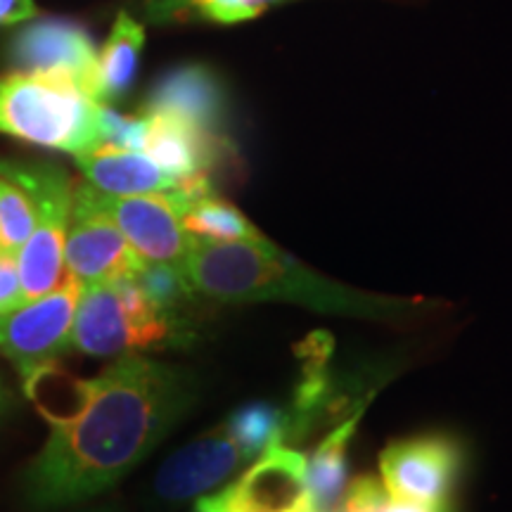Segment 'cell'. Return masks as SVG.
<instances>
[{
	"mask_svg": "<svg viewBox=\"0 0 512 512\" xmlns=\"http://www.w3.org/2000/svg\"><path fill=\"white\" fill-rule=\"evenodd\" d=\"M223 91L216 76L204 67H181L152 88L145 112L169 114L204 131H216L223 119Z\"/></svg>",
	"mask_w": 512,
	"mask_h": 512,
	"instance_id": "9a60e30c",
	"label": "cell"
},
{
	"mask_svg": "<svg viewBox=\"0 0 512 512\" xmlns=\"http://www.w3.org/2000/svg\"><path fill=\"white\" fill-rule=\"evenodd\" d=\"M143 264L117 223L100 207L98 190L91 183L74 185L64 240L67 271L76 275L81 285H93L136 275Z\"/></svg>",
	"mask_w": 512,
	"mask_h": 512,
	"instance_id": "52a82bcc",
	"label": "cell"
},
{
	"mask_svg": "<svg viewBox=\"0 0 512 512\" xmlns=\"http://www.w3.org/2000/svg\"><path fill=\"white\" fill-rule=\"evenodd\" d=\"M195 512H235V489L233 484L219 491V494H204L197 498Z\"/></svg>",
	"mask_w": 512,
	"mask_h": 512,
	"instance_id": "484cf974",
	"label": "cell"
},
{
	"mask_svg": "<svg viewBox=\"0 0 512 512\" xmlns=\"http://www.w3.org/2000/svg\"><path fill=\"white\" fill-rule=\"evenodd\" d=\"M145 31L136 19L121 12L105 48L98 55V86L102 105L124 98L131 88L138 69V57L143 50Z\"/></svg>",
	"mask_w": 512,
	"mask_h": 512,
	"instance_id": "e0dca14e",
	"label": "cell"
},
{
	"mask_svg": "<svg viewBox=\"0 0 512 512\" xmlns=\"http://www.w3.org/2000/svg\"><path fill=\"white\" fill-rule=\"evenodd\" d=\"M190 403V382L174 368L124 356L91 380L88 401L53 432L31 463L24 491L38 510L102 494L131 472Z\"/></svg>",
	"mask_w": 512,
	"mask_h": 512,
	"instance_id": "6da1fadb",
	"label": "cell"
},
{
	"mask_svg": "<svg viewBox=\"0 0 512 512\" xmlns=\"http://www.w3.org/2000/svg\"><path fill=\"white\" fill-rule=\"evenodd\" d=\"M133 278L145 292V297L171 320H174L176 309H181V304L192 294V287L183 278L181 268L171 264H143Z\"/></svg>",
	"mask_w": 512,
	"mask_h": 512,
	"instance_id": "7402d4cb",
	"label": "cell"
},
{
	"mask_svg": "<svg viewBox=\"0 0 512 512\" xmlns=\"http://www.w3.org/2000/svg\"><path fill=\"white\" fill-rule=\"evenodd\" d=\"M226 425L245 453L247 463H254L268 448L290 439V413L271 403H249L235 411Z\"/></svg>",
	"mask_w": 512,
	"mask_h": 512,
	"instance_id": "ffe728a7",
	"label": "cell"
},
{
	"mask_svg": "<svg viewBox=\"0 0 512 512\" xmlns=\"http://www.w3.org/2000/svg\"><path fill=\"white\" fill-rule=\"evenodd\" d=\"M183 278L192 292H202L221 302H261L290 299L323 311H344L373 316L384 313L387 302L349 292L318 278L299 266L271 240L214 242L192 240L181 264Z\"/></svg>",
	"mask_w": 512,
	"mask_h": 512,
	"instance_id": "7a4b0ae2",
	"label": "cell"
},
{
	"mask_svg": "<svg viewBox=\"0 0 512 512\" xmlns=\"http://www.w3.org/2000/svg\"><path fill=\"white\" fill-rule=\"evenodd\" d=\"M183 228L192 238L214 242H254L266 240L264 235L240 214L233 204H228L214 192L190 202L183 209Z\"/></svg>",
	"mask_w": 512,
	"mask_h": 512,
	"instance_id": "d6986e66",
	"label": "cell"
},
{
	"mask_svg": "<svg viewBox=\"0 0 512 512\" xmlns=\"http://www.w3.org/2000/svg\"><path fill=\"white\" fill-rule=\"evenodd\" d=\"M245 463V453L233 439L228 425H219L216 430L190 441L159 467L155 491L166 503L200 498L233 477V472Z\"/></svg>",
	"mask_w": 512,
	"mask_h": 512,
	"instance_id": "8fae6325",
	"label": "cell"
},
{
	"mask_svg": "<svg viewBox=\"0 0 512 512\" xmlns=\"http://www.w3.org/2000/svg\"><path fill=\"white\" fill-rule=\"evenodd\" d=\"M98 202L145 264L181 268L195 238L183 228V211L174 192L119 197L98 190Z\"/></svg>",
	"mask_w": 512,
	"mask_h": 512,
	"instance_id": "30bf717a",
	"label": "cell"
},
{
	"mask_svg": "<svg viewBox=\"0 0 512 512\" xmlns=\"http://www.w3.org/2000/svg\"><path fill=\"white\" fill-rule=\"evenodd\" d=\"M102 102L67 79L12 74L0 79V133L53 150L81 152L102 143Z\"/></svg>",
	"mask_w": 512,
	"mask_h": 512,
	"instance_id": "3957f363",
	"label": "cell"
},
{
	"mask_svg": "<svg viewBox=\"0 0 512 512\" xmlns=\"http://www.w3.org/2000/svg\"><path fill=\"white\" fill-rule=\"evenodd\" d=\"M375 512H451V505H427L418 501H406V498L384 496Z\"/></svg>",
	"mask_w": 512,
	"mask_h": 512,
	"instance_id": "d4e9b609",
	"label": "cell"
},
{
	"mask_svg": "<svg viewBox=\"0 0 512 512\" xmlns=\"http://www.w3.org/2000/svg\"><path fill=\"white\" fill-rule=\"evenodd\" d=\"M366 406L339 422L306 460V498L313 512H335L347 489V446Z\"/></svg>",
	"mask_w": 512,
	"mask_h": 512,
	"instance_id": "2e32d148",
	"label": "cell"
},
{
	"mask_svg": "<svg viewBox=\"0 0 512 512\" xmlns=\"http://www.w3.org/2000/svg\"><path fill=\"white\" fill-rule=\"evenodd\" d=\"M24 389L36 401L38 411L50 420V425H62L83 411L91 380H76L57 368L55 363H48L24 380Z\"/></svg>",
	"mask_w": 512,
	"mask_h": 512,
	"instance_id": "ac0fdd59",
	"label": "cell"
},
{
	"mask_svg": "<svg viewBox=\"0 0 512 512\" xmlns=\"http://www.w3.org/2000/svg\"><path fill=\"white\" fill-rule=\"evenodd\" d=\"M235 512H238V503H235Z\"/></svg>",
	"mask_w": 512,
	"mask_h": 512,
	"instance_id": "4dcf8cb0",
	"label": "cell"
},
{
	"mask_svg": "<svg viewBox=\"0 0 512 512\" xmlns=\"http://www.w3.org/2000/svg\"><path fill=\"white\" fill-rule=\"evenodd\" d=\"M83 176L95 190L105 195H150L176 188V178L152 162L145 152L121 150V147L100 143L93 150L76 155Z\"/></svg>",
	"mask_w": 512,
	"mask_h": 512,
	"instance_id": "5bb4252c",
	"label": "cell"
},
{
	"mask_svg": "<svg viewBox=\"0 0 512 512\" xmlns=\"http://www.w3.org/2000/svg\"><path fill=\"white\" fill-rule=\"evenodd\" d=\"M306 458L283 444L271 446L235 482L240 512H285L306 498Z\"/></svg>",
	"mask_w": 512,
	"mask_h": 512,
	"instance_id": "4fadbf2b",
	"label": "cell"
},
{
	"mask_svg": "<svg viewBox=\"0 0 512 512\" xmlns=\"http://www.w3.org/2000/svg\"><path fill=\"white\" fill-rule=\"evenodd\" d=\"M275 3H283V0H259V5H261V10H266V8H271V5H275Z\"/></svg>",
	"mask_w": 512,
	"mask_h": 512,
	"instance_id": "f1b7e54d",
	"label": "cell"
},
{
	"mask_svg": "<svg viewBox=\"0 0 512 512\" xmlns=\"http://www.w3.org/2000/svg\"><path fill=\"white\" fill-rule=\"evenodd\" d=\"M0 169L22 183L36 202L34 230L17 254L24 302H31L53 292L67 275L64 240H67L74 185L62 169L48 164L22 166L0 162Z\"/></svg>",
	"mask_w": 512,
	"mask_h": 512,
	"instance_id": "5b68a950",
	"label": "cell"
},
{
	"mask_svg": "<svg viewBox=\"0 0 512 512\" xmlns=\"http://www.w3.org/2000/svg\"><path fill=\"white\" fill-rule=\"evenodd\" d=\"M34 15L36 8L31 0H0V27L3 24H19Z\"/></svg>",
	"mask_w": 512,
	"mask_h": 512,
	"instance_id": "4316f807",
	"label": "cell"
},
{
	"mask_svg": "<svg viewBox=\"0 0 512 512\" xmlns=\"http://www.w3.org/2000/svg\"><path fill=\"white\" fill-rule=\"evenodd\" d=\"M10 60L24 74L57 76L100 100L98 53L88 31L67 19H38L12 38Z\"/></svg>",
	"mask_w": 512,
	"mask_h": 512,
	"instance_id": "9c48e42d",
	"label": "cell"
},
{
	"mask_svg": "<svg viewBox=\"0 0 512 512\" xmlns=\"http://www.w3.org/2000/svg\"><path fill=\"white\" fill-rule=\"evenodd\" d=\"M36 223V202L22 183L0 169V254L17 256Z\"/></svg>",
	"mask_w": 512,
	"mask_h": 512,
	"instance_id": "44dd1931",
	"label": "cell"
},
{
	"mask_svg": "<svg viewBox=\"0 0 512 512\" xmlns=\"http://www.w3.org/2000/svg\"><path fill=\"white\" fill-rule=\"evenodd\" d=\"M174 320L157 309L133 275L83 285L74 313L72 347L88 356H114L166 342Z\"/></svg>",
	"mask_w": 512,
	"mask_h": 512,
	"instance_id": "277c9868",
	"label": "cell"
},
{
	"mask_svg": "<svg viewBox=\"0 0 512 512\" xmlns=\"http://www.w3.org/2000/svg\"><path fill=\"white\" fill-rule=\"evenodd\" d=\"M384 496H387V491H384L382 482H377L375 477H358L349 486L335 512H375Z\"/></svg>",
	"mask_w": 512,
	"mask_h": 512,
	"instance_id": "603a6c76",
	"label": "cell"
},
{
	"mask_svg": "<svg viewBox=\"0 0 512 512\" xmlns=\"http://www.w3.org/2000/svg\"><path fill=\"white\" fill-rule=\"evenodd\" d=\"M285 512H313V510H311V505H309V498H302V501H299L297 505H292V508L285 510Z\"/></svg>",
	"mask_w": 512,
	"mask_h": 512,
	"instance_id": "83f0119b",
	"label": "cell"
},
{
	"mask_svg": "<svg viewBox=\"0 0 512 512\" xmlns=\"http://www.w3.org/2000/svg\"><path fill=\"white\" fill-rule=\"evenodd\" d=\"M147 131L143 152L176 181L211 174L228 155V145L216 131H204L169 114L145 112Z\"/></svg>",
	"mask_w": 512,
	"mask_h": 512,
	"instance_id": "7c38bea8",
	"label": "cell"
},
{
	"mask_svg": "<svg viewBox=\"0 0 512 512\" xmlns=\"http://www.w3.org/2000/svg\"><path fill=\"white\" fill-rule=\"evenodd\" d=\"M81 290V280L67 271L53 292L0 313V351L15 363L24 380L72 347Z\"/></svg>",
	"mask_w": 512,
	"mask_h": 512,
	"instance_id": "8992f818",
	"label": "cell"
},
{
	"mask_svg": "<svg viewBox=\"0 0 512 512\" xmlns=\"http://www.w3.org/2000/svg\"><path fill=\"white\" fill-rule=\"evenodd\" d=\"M463 460L460 441L446 434L396 441L384 448L380 458L384 491L406 501L451 505Z\"/></svg>",
	"mask_w": 512,
	"mask_h": 512,
	"instance_id": "ba28073f",
	"label": "cell"
},
{
	"mask_svg": "<svg viewBox=\"0 0 512 512\" xmlns=\"http://www.w3.org/2000/svg\"><path fill=\"white\" fill-rule=\"evenodd\" d=\"M24 304L22 280H19L17 256L0 254V313L17 309Z\"/></svg>",
	"mask_w": 512,
	"mask_h": 512,
	"instance_id": "cb8c5ba5",
	"label": "cell"
},
{
	"mask_svg": "<svg viewBox=\"0 0 512 512\" xmlns=\"http://www.w3.org/2000/svg\"><path fill=\"white\" fill-rule=\"evenodd\" d=\"M3 403H5V392H3V387H0V408H3Z\"/></svg>",
	"mask_w": 512,
	"mask_h": 512,
	"instance_id": "f546056e",
	"label": "cell"
}]
</instances>
